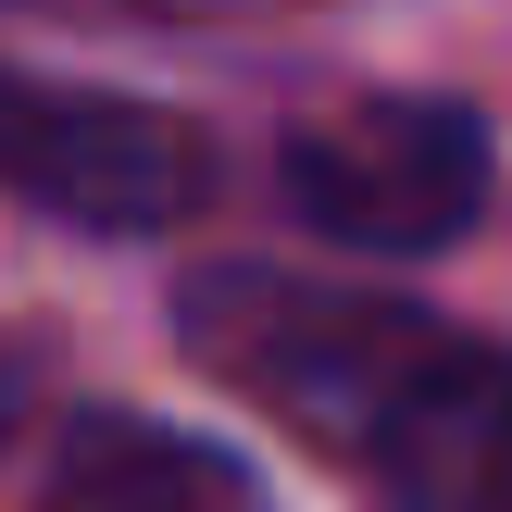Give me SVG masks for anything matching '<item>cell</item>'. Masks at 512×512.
Masks as SVG:
<instances>
[{"mask_svg":"<svg viewBox=\"0 0 512 512\" xmlns=\"http://www.w3.org/2000/svg\"><path fill=\"white\" fill-rule=\"evenodd\" d=\"M0 163L38 213L100 225V238H163L213 200V138L163 100H113V88H50L25 75L0 113Z\"/></svg>","mask_w":512,"mask_h":512,"instance_id":"3957f363","label":"cell"},{"mask_svg":"<svg viewBox=\"0 0 512 512\" xmlns=\"http://www.w3.org/2000/svg\"><path fill=\"white\" fill-rule=\"evenodd\" d=\"M175 338L238 400H263L275 425L350 450V463H375L400 438V413L475 350L463 325L413 313V300L325 288V275H288V263H200L175 288Z\"/></svg>","mask_w":512,"mask_h":512,"instance_id":"6da1fadb","label":"cell"},{"mask_svg":"<svg viewBox=\"0 0 512 512\" xmlns=\"http://www.w3.org/2000/svg\"><path fill=\"white\" fill-rule=\"evenodd\" d=\"M400 512H512V363L463 350L438 388L400 413V438L375 450Z\"/></svg>","mask_w":512,"mask_h":512,"instance_id":"5b68a950","label":"cell"},{"mask_svg":"<svg viewBox=\"0 0 512 512\" xmlns=\"http://www.w3.org/2000/svg\"><path fill=\"white\" fill-rule=\"evenodd\" d=\"M488 125L438 88H363L338 113L288 125V213L325 250H375V263H425L488 213Z\"/></svg>","mask_w":512,"mask_h":512,"instance_id":"7a4b0ae2","label":"cell"},{"mask_svg":"<svg viewBox=\"0 0 512 512\" xmlns=\"http://www.w3.org/2000/svg\"><path fill=\"white\" fill-rule=\"evenodd\" d=\"M38 512H263V488H250V463H225L213 438L163 413H75L50 438Z\"/></svg>","mask_w":512,"mask_h":512,"instance_id":"277c9868","label":"cell"}]
</instances>
